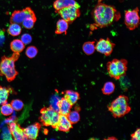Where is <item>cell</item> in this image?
<instances>
[{"label": "cell", "instance_id": "cell-23", "mask_svg": "<svg viewBox=\"0 0 140 140\" xmlns=\"http://www.w3.org/2000/svg\"><path fill=\"white\" fill-rule=\"evenodd\" d=\"M78 111L75 110L70 111L66 116L71 124L76 123L80 120V116Z\"/></svg>", "mask_w": 140, "mask_h": 140}, {"label": "cell", "instance_id": "cell-3", "mask_svg": "<svg viewBox=\"0 0 140 140\" xmlns=\"http://www.w3.org/2000/svg\"><path fill=\"white\" fill-rule=\"evenodd\" d=\"M129 101L127 96L123 95H120L107 106L108 110L115 118L122 117L128 113L131 110Z\"/></svg>", "mask_w": 140, "mask_h": 140}, {"label": "cell", "instance_id": "cell-1", "mask_svg": "<svg viewBox=\"0 0 140 140\" xmlns=\"http://www.w3.org/2000/svg\"><path fill=\"white\" fill-rule=\"evenodd\" d=\"M91 14L94 22L90 26L92 30L109 26L114 22L118 21L121 17L119 12L113 6L102 3L99 0Z\"/></svg>", "mask_w": 140, "mask_h": 140}, {"label": "cell", "instance_id": "cell-22", "mask_svg": "<svg viewBox=\"0 0 140 140\" xmlns=\"http://www.w3.org/2000/svg\"><path fill=\"white\" fill-rule=\"evenodd\" d=\"M115 89V85L112 82L108 81L106 82L101 89L102 93L104 95H109L112 94Z\"/></svg>", "mask_w": 140, "mask_h": 140}, {"label": "cell", "instance_id": "cell-16", "mask_svg": "<svg viewBox=\"0 0 140 140\" xmlns=\"http://www.w3.org/2000/svg\"><path fill=\"white\" fill-rule=\"evenodd\" d=\"M68 27V23L63 19L59 20L57 22L55 31L56 34H60L64 33L66 34Z\"/></svg>", "mask_w": 140, "mask_h": 140}, {"label": "cell", "instance_id": "cell-6", "mask_svg": "<svg viewBox=\"0 0 140 140\" xmlns=\"http://www.w3.org/2000/svg\"><path fill=\"white\" fill-rule=\"evenodd\" d=\"M139 11L138 8L137 7L133 10H127L125 11L124 23L129 30L135 29L139 24Z\"/></svg>", "mask_w": 140, "mask_h": 140}, {"label": "cell", "instance_id": "cell-11", "mask_svg": "<svg viewBox=\"0 0 140 140\" xmlns=\"http://www.w3.org/2000/svg\"><path fill=\"white\" fill-rule=\"evenodd\" d=\"M41 124L38 122L28 126L23 129L28 139L35 140L38 136Z\"/></svg>", "mask_w": 140, "mask_h": 140}, {"label": "cell", "instance_id": "cell-2", "mask_svg": "<svg viewBox=\"0 0 140 140\" xmlns=\"http://www.w3.org/2000/svg\"><path fill=\"white\" fill-rule=\"evenodd\" d=\"M20 56L19 53L13 52L10 57L4 55L1 58L0 75L5 76L9 82L14 80L18 74L15 68V63L18 59Z\"/></svg>", "mask_w": 140, "mask_h": 140}, {"label": "cell", "instance_id": "cell-12", "mask_svg": "<svg viewBox=\"0 0 140 140\" xmlns=\"http://www.w3.org/2000/svg\"><path fill=\"white\" fill-rule=\"evenodd\" d=\"M72 128V124L66 116L59 114V121L57 129L63 132H67Z\"/></svg>", "mask_w": 140, "mask_h": 140}, {"label": "cell", "instance_id": "cell-13", "mask_svg": "<svg viewBox=\"0 0 140 140\" xmlns=\"http://www.w3.org/2000/svg\"><path fill=\"white\" fill-rule=\"evenodd\" d=\"M59 113L66 116L71 111L72 107L70 103L64 97L62 98L57 102Z\"/></svg>", "mask_w": 140, "mask_h": 140}, {"label": "cell", "instance_id": "cell-24", "mask_svg": "<svg viewBox=\"0 0 140 140\" xmlns=\"http://www.w3.org/2000/svg\"><path fill=\"white\" fill-rule=\"evenodd\" d=\"M1 113L5 116H8L13 112V108L10 104L6 103L2 104L1 107Z\"/></svg>", "mask_w": 140, "mask_h": 140}, {"label": "cell", "instance_id": "cell-15", "mask_svg": "<svg viewBox=\"0 0 140 140\" xmlns=\"http://www.w3.org/2000/svg\"><path fill=\"white\" fill-rule=\"evenodd\" d=\"M64 98L72 106L80 99L78 93L71 90H67L65 91Z\"/></svg>", "mask_w": 140, "mask_h": 140}, {"label": "cell", "instance_id": "cell-18", "mask_svg": "<svg viewBox=\"0 0 140 140\" xmlns=\"http://www.w3.org/2000/svg\"><path fill=\"white\" fill-rule=\"evenodd\" d=\"M94 41H88L84 43L82 49L84 53L87 55H89L93 54L94 52L95 46Z\"/></svg>", "mask_w": 140, "mask_h": 140}, {"label": "cell", "instance_id": "cell-8", "mask_svg": "<svg viewBox=\"0 0 140 140\" xmlns=\"http://www.w3.org/2000/svg\"><path fill=\"white\" fill-rule=\"evenodd\" d=\"M27 17L36 19L33 11L31 8L27 7L22 10H15L12 13L10 19L11 24H18L22 23L24 20Z\"/></svg>", "mask_w": 140, "mask_h": 140}, {"label": "cell", "instance_id": "cell-10", "mask_svg": "<svg viewBox=\"0 0 140 140\" xmlns=\"http://www.w3.org/2000/svg\"><path fill=\"white\" fill-rule=\"evenodd\" d=\"M8 128L12 137L15 140H25L27 138L24 133L23 128L15 121H12L8 123Z\"/></svg>", "mask_w": 140, "mask_h": 140}, {"label": "cell", "instance_id": "cell-19", "mask_svg": "<svg viewBox=\"0 0 140 140\" xmlns=\"http://www.w3.org/2000/svg\"><path fill=\"white\" fill-rule=\"evenodd\" d=\"M10 87L6 88L0 86V103L3 104L6 103L10 92L12 91Z\"/></svg>", "mask_w": 140, "mask_h": 140}, {"label": "cell", "instance_id": "cell-4", "mask_svg": "<svg viewBox=\"0 0 140 140\" xmlns=\"http://www.w3.org/2000/svg\"><path fill=\"white\" fill-rule=\"evenodd\" d=\"M127 63V61L124 59H114L108 62L107 67L109 76L116 80H118L120 77L125 75Z\"/></svg>", "mask_w": 140, "mask_h": 140}, {"label": "cell", "instance_id": "cell-34", "mask_svg": "<svg viewBox=\"0 0 140 140\" xmlns=\"http://www.w3.org/2000/svg\"><path fill=\"white\" fill-rule=\"evenodd\" d=\"M0 104H1L0 103Z\"/></svg>", "mask_w": 140, "mask_h": 140}, {"label": "cell", "instance_id": "cell-20", "mask_svg": "<svg viewBox=\"0 0 140 140\" xmlns=\"http://www.w3.org/2000/svg\"><path fill=\"white\" fill-rule=\"evenodd\" d=\"M22 29L19 24L13 23H11L9 25L7 29V32L10 35L13 36H17L21 33Z\"/></svg>", "mask_w": 140, "mask_h": 140}, {"label": "cell", "instance_id": "cell-27", "mask_svg": "<svg viewBox=\"0 0 140 140\" xmlns=\"http://www.w3.org/2000/svg\"><path fill=\"white\" fill-rule=\"evenodd\" d=\"M38 52V50L35 46H31L27 48L25 51V54L28 58H32L36 56Z\"/></svg>", "mask_w": 140, "mask_h": 140}, {"label": "cell", "instance_id": "cell-28", "mask_svg": "<svg viewBox=\"0 0 140 140\" xmlns=\"http://www.w3.org/2000/svg\"><path fill=\"white\" fill-rule=\"evenodd\" d=\"M10 104L13 109L17 111H19L21 110L24 106L23 102L18 99L12 100Z\"/></svg>", "mask_w": 140, "mask_h": 140}, {"label": "cell", "instance_id": "cell-26", "mask_svg": "<svg viewBox=\"0 0 140 140\" xmlns=\"http://www.w3.org/2000/svg\"><path fill=\"white\" fill-rule=\"evenodd\" d=\"M58 95L55 94L51 97L50 102V106L56 111L59 113V109L57 106L58 102L60 100Z\"/></svg>", "mask_w": 140, "mask_h": 140}, {"label": "cell", "instance_id": "cell-7", "mask_svg": "<svg viewBox=\"0 0 140 140\" xmlns=\"http://www.w3.org/2000/svg\"><path fill=\"white\" fill-rule=\"evenodd\" d=\"M80 6L71 5L60 9L58 13L68 24L72 23L80 15Z\"/></svg>", "mask_w": 140, "mask_h": 140}, {"label": "cell", "instance_id": "cell-25", "mask_svg": "<svg viewBox=\"0 0 140 140\" xmlns=\"http://www.w3.org/2000/svg\"><path fill=\"white\" fill-rule=\"evenodd\" d=\"M36 19L31 17H27L22 22V25L25 28L27 29L32 28L34 25Z\"/></svg>", "mask_w": 140, "mask_h": 140}, {"label": "cell", "instance_id": "cell-33", "mask_svg": "<svg viewBox=\"0 0 140 140\" xmlns=\"http://www.w3.org/2000/svg\"><path fill=\"white\" fill-rule=\"evenodd\" d=\"M104 139L107 140H117V138L115 137L114 136H111L107 138V139Z\"/></svg>", "mask_w": 140, "mask_h": 140}, {"label": "cell", "instance_id": "cell-31", "mask_svg": "<svg viewBox=\"0 0 140 140\" xmlns=\"http://www.w3.org/2000/svg\"><path fill=\"white\" fill-rule=\"evenodd\" d=\"M140 130L139 128H137L135 132L131 135V139L134 140H140Z\"/></svg>", "mask_w": 140, "mask_h": 140}, {"label": "cell", "instance_id": "cell-21", "mask_svg": "<svg viewBox=\"0 0 140 140\" xmlns=\"http://www.w3.org/2000/svg\"><path fill=\"white\" fill-rule=\"evenodd\" d=\"M118 80L121 88L124 91H127L131 85L129 78L125 75L120 77Z\"/></svg>", "mask_w": 140, "mask_h": 140}, {"label": "cell", "instance_id": "cell-30", "mask_svg": "<svg viewBox=\"0 0 140 140\" xmlns=\"http://www.w3.org/2000/svg\"><path fill=\"white\" fill-rule=\"evenodd\" d=\"M21 40L25 45L30 43L32 41L31 36L28 33H24L22 35L21 37Z\"/></svg>", "mask_w": 140, "mask_h": 140}, {"label": "cell", "instance_id": "cell-32", "mask_svg": "<svg viewBox=\"0 0 140 140\" xmlns=\"http://www.w3.org/2000/svg\"><path fill=\"white\" fill-rule=\"evenodd\" d=\"M5 40V30L0 29V46L4 44Z\"/></svg>", "mask_w": 140, "mask_h": 140}, {"label": "cell", "instance_id": "cell-9", "mask_svg": "<svg viewBox=\"0 0 140 140\" xmlns=\"http://www.w3.org/2000/svg\"><path fill=\"white\" fill-rule=\"evenodd\" d=\"M115 46V44L111 42L109 38H100L95 45V49L98 52L108 56L112 53Z\"/></svg>", "mask_w": 140, "mask_h": 140}, {"label": "cell", "instance_id": "cell-5", "mask_svg": "<svg viewBox=\"0 0 140 140\" xmlns=\"http://www.w3.org/2000/svg\"><path fill=\"white\" fill-rule=\"evenodd\" d=\"M41 116L39 120L44 126L50 125L57 129L58 123L59 114L54 110L50 106L44 107L40 110Z\"/></svg>", "mask_w": 140, "mask_h": 140}, {"label": "cell", "instance_id": "cell-29", "mask_svg": "<svg viewBox=\"0 0 140 140\" xmlns=\"http://www.w3.org/2000/svg\"><path fill=\"white\" fill-rule=\"evenodd\" d=\"M3 132L1 135V138L4 140L12 139V136L8 127H5L3 129Z\"/></svg>", "mask_w": 140, "mask_h": 140}, {"label": "cell", "instance_id": "cell-17", "mask_svg": "<svg viewBox=\"0 0 140 140\" xmlns=\"http://www.w3.org/2000/svg\"><path fill=\"white\" fill-rule=\"evenodd\" d=\"M11 50L15 53H20L22 52L25 48V45L22 41L19 39L13 40L10 44Z\"/></svg>", "mask_w": 140, "mask_h": 140}, {"label": "cell", "instance_id": "cell-14", "mask_svg": "<svg viewBox=\"0 0 140 140\" xmlns=\"http://www.w3.org/2000/svg\"><path fill=\"white\" fill-rule=\"evenodd\" d=\"M53 5L55 12L71 5L80 6L74 0H56L54 2Z\"/></svg>", "mask_w": 140, "mask_h": 140}]
</instances>
